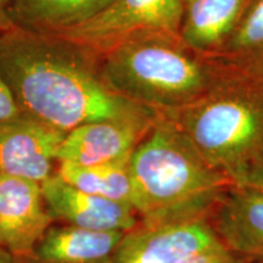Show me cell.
Listing matches in <instances>:
<instances>
[{
	"instance_id": "cell-14",
	"label": "cell",
	"mask_w": 263,
	"mask_h": 263,
	"mask_svg": "<svg viewBox=\"0 0 263 263\" xmlns=\"http://www.w3.org/2000/svg\"><path fill=\"white\" fill-rule=\"evenodd\" d=\"M114 0H10L17 27L55 34L89 21Z\"/></svg>"
},
{
	"instance_id": "cell-2",
	"label": "cell",
	"mask_w": 263,
	"mask_h": 263,
	"mask_svg": "<svg viewBox=\"0 0 263 263\" xmlns=\"http://www.w3.org/2000/svg\"><path fill=\"white\" fill-rule=\"evenodd\" d=\"M128 170L132 206L146 227L209 217L233 185L163 116L133 150Z\"/></svg>"
},
{
	"instance_id": "cell-18",
	"label": "cell",
	"mask_w": 263,
	"mask_h": 263,
	"mask_svg": "<svg viewBox=\"0 0 263 263\" xmlns=\"http://www.w3.org/2000/svg\"><path fill=\"white\" fill-rule=\"evenodd\" d=\"M233 185L263 189V162L249 167L232 179Z\"/></svg>"
},
{
	"instance_id": "cell-13",
	"label": "cell",
	"mask_w": 263,
	"mask_h": 263,
	"mask_svg": "<svg viewBox=\"0 0 263 263\" xmlns=\"http://www.w3.org/2000/svg\"><path fill=\"white\" fill-rule=\"evenodd\" d=\"M126 235L74 226L52 228L38 244L37 255L49 263H100L117 251Z\"/></svg>"
},
{
	"instance_id": "cell-12",
	"label": "cell",
	"mask_w": 263,
	"mask_h": 263,
	"mask_svg": "<svg viewBox=\"0 0 263 263\" xmlns=\"http://www.w3.org/2000/svg\"><path fill=\"white\" fill-rule=\"evenodd\" d=\"M252 0H183L179 38L185 47L209 58L234 33Z\"/></svg>"
},
{
	"instance_id": "cell-1",
	"label": "cell",
	"mask_w": 263,
	"mask_h": 263,
	"mask_svg": "<svg viewBox=\"0 0 263 263\" xmlns=\"http://www.w3.org/2000/svg\"><path fill=\"white\" fill-rule=\"evenodd\" d=\"M0 74L22 114L64 133L97 121L156 114L111 91L93 52L59 35L20 27L0 34Z\"/></svg>"
},
{
	"instance_id": "cell-16",
	"label": "cell",
	"mask_w": 263,
	"mask_h": 263,
	"mask_svg": "<svg viewBox=\"0 0 263 263\" xmlns=\"http://www.w3.org/2000/svg\"><path fill=\"white\" fill-rule=\"evenodd\" d=\"M58 174L76 189L132 206L128 161L98 166H78L61 162L59 163Z\"/></svg>"
},
{
	"instance_id": "cell-5",
	"label": "cell",
	"mask_w": 263,
	"mask_h": 263,
	"mask_svg": "<svg viewBox=\"0 0 263 263\" xmlns=\"http://www.w3.org/2000/svg\"><path fill=\"white\" fill-rule=\"evenodd\" d=\"M182 14L183 0H114L89 21L54 35L99 57L134 39L179 38Z\"/></svg>"
},
{
	"instance_id": "cell-7",
	"label": "cell",
	"mask_w": 263,
	"mask_h": 263,
	"mask_svg": "<svg viewBox=\"0 0 263 263\" xmlns=\"http://www.w3.org/2000/svg\"><path fill=\"white\" fill-rule=\"evenodd\" d=\"M160 115L89 122L68 132L58 150L59 163L98 166L129 161Z\"/></svg>"
},
{
	"instance_id": "cell-4",
	"label": "cell",
	"mask_w": 263,
	"mask_h": 263,
	"mask_svg": "<svg viewBox=\"0 0 263 263\" xmlns=\"http://www.w3.org/2000/svg\"><path fill=\"white\" fill-rule=\"evenodd\" d=\"M97 59L108 89L160 116L201 98L222 73L221 66L172 37L134 39Z\"/></svg>"
},
{
	"instance_id": "cell-20",
	"label": "cell",
	"mask_w": 263,
	"mask_h": 263,
	"mask_svg": "<svg viewBox=\"0 0 263 263\" xmlns=\"http://www.w3.org/2000/svg\"><path fill=\"white\" fill-rule=\"evenodd\" d=\"M0 263H10V257L8 255L0 252Z\"/></svg>"
},
{
	"instance_id": "cell-11",
	"label": "cell",
	"mask_w": 263,
	"mask_h": 263,
	"mask_svg": "<svg viewBox=\"0 0 263 263\" xmlns=\"http://www.w3.org/2000/svg\"><path fill=\"white\" fill-rule=\"evenodd\" d=\"M210 222L230 252L263 261V189L232 185L210 213Z\"/></svg>"
},
{
	"instance_id": "cell-8",
	"label": "cell",
	"mask_w": 263,
	"mask_h": 263,
	"mask_svg": "<svg viewBox=\"0 0 263 263\" xmlns=\"http://www.w3.org/2000/svg\"><path fill=\"white\" fill-rule=\"evenodd\" d=\"M66 134L25 114L0 122V174L45 182Z\"/></svg>"
},
{
	"instance_id": "cell-6",
	"label": "cell",
	"mask_w": 263,
	"mask_h": 263,
	"mask_svg": "<svg viewBox=\"0 0 263 263\" xmlns=\"http://www.w3.org/2000/svg\"><path fill=\"white\" fill-rule=\"evenodd\" d=\"M209 217L151 226L124 236L115 263H192L223 248Z\"/></svg>"
},
{
	"instance_id": "cell-17",
	"label": "cell",
	"mask_w": 263,
	"mask_h": 263,
	"mask_svg": "<svg viewBox=\"0 0 263 263\" xmlns=\"http://www.w3.org/2000/svg\"><path fill=\"white\" fill-rule=\"evenodd\" d=\"M21 114L22 111L16 103L14 94L10 90L3 76L0 74V122L14 118Z\"/></svg>"
},
{
	"instance_id": "cell-15",
	"label": "cell",
	"mask_w": 263,
	"mask_h": 263,
	"mask_svg": "<svg viewBox=\"0 0 263 263\" xmlns=\"http://www.w3.org/2000/svg\"><path fill=\"white\" fill-rule=\"evenodd\" d=\"M209 59L227 68L263 76V0H252L234 33Z\"/></svg>"
},
{
	"instance_id": "cell-3",
	"label": "cell",
	"mask_w": 263,
	"mask_h": 263,
	"mask_svg": "<svg viewBox=\"0 0 263 263\" xmlns=\"http://www.w3.org/2000/svg\"><path fill=\"white\" fill-rule=\"evenodd\" d=\"M221 67L218 81L206 94L163 117L210 166L232 180L263 162V76Z\"/></svg>"
},
{
	"instance_id": "cell-21",
	"label": "cell",
	"mask_w": 263,
	"mask_h": 263,
	"mask_svg": "<svg viewBox=\"0 0 263 263\" xmlns=\"http://www.w3.org/2000/svg\"><path fill=\"white\" fill-rule=\"evenodd\" d=\"M251 263H263V261H257V259H252Z\"/></svg>"
},
{
	"instance_id": "cell-10",
	"label": "cell",
	"mask_w": 263,
	"mask_h": 263,
	"mask_svg": "<svg viewBox=\"0 0 263 263\" xmlns=\"http://www.w3.org/2000/svg\"><path fill=\"white\" fill-rule=\"evenodd\" d=\"M42 192L50 216L71 226L123 233L132 232L137 226L138 215L130 205L76 189L59 174L42 183Z\"/></svg>"
},
{
	"instance_id": "cell-9",
	"label": "cell",
	"mask_w": 263,
	"mask_h": 263,
	"mask_svg": "<svg viewBox=\"0 0 263 263\" xmlns=\"http://www.w3.org/2000/svg\"><path fill=\"white\" fill-rule=\"evenodd\" d=\"M51 219L42 184L0 174V242L6 249L15 254L31 252Z\"/></svg>"
},
{
	"instance_id": "cell-19",
	"label": "cell",
	"mask_w": 263,
	"mask_h": 263,
	"mask_svg": "<svg viewBox=\"0 0 263 263\" xmlns=\"http://www.w3.org/2000/svg\"><path fill=\"white\" fill-rule=\"evenodd\" d=\"M17 27L10 12V0H0V34Z\"/></svg>"
}]
</instances>
